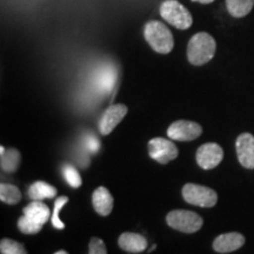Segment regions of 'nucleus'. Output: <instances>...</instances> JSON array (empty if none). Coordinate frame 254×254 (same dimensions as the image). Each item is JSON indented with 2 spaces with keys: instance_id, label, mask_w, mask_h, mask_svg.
<instances>
[{
  "instance_id": "1",
  "label": "nucleus",
  "mask_w": 254,
  "mask_h": 254,
  "mask_svg": "<svg viewBox=\"0 0 254 254\" xmlns=\"http://www.w3.org/2000/svg\"><path fill=\"white\" fill-rule=\"evenodd\" d=\"M217 50L214 38L206 32H199L190 38L187 45V59L192 65L201 66L213 58Z\"/></svg>"
},
{
  "instance_id": "26",
  "label": "nucleus",
  "mask_w": 254,
  "mask_h": 254,
  "mask_svg": "<svg viewBox=\"0 0 254 254\" xmlns=\"http://www.w3.org/2000/svg\"><path fill=\"white\" fill-rule=\"evenodd\" d=\"M67 252H65V251H58V252H56V254H66Z\"/></svg>"
},
{
  "instance_id": "12",
  "label": "nucleus",
  "mask_w": 254,
  "mask_h": 254,
  "mask_svg": "<svg viewBox=\"0 0 254 254\" xmlns=\"http://www.w3.org/2000/svg\"><path fill=\"white\" fill-rule=\"evenodd\" d=\"M113 202V196L106 187H98L92 195V204H93L95 212L103 217H106L112 212Z\"/></svg>"
},
{
  "instance_id": "9",
  "label": "nucleus",
  "mask_w": 254,
  "mask_h": 254,
  "mask_svg": "<svg viewBox=\"0 0 254 254\" xmlns=\"http://www.w3.org/2000/svg\"><path fill=\"white\" fill-rule=\"evenodd\" d=\"M127 112H128V109L123 104H116L110 106L104 113V116L101 117L99 123V131L101 134H110L118 126V124L125 118Z\"/></svg>"
},
{
  "instance_id": "13",
  "label": "nucleus",
  "mask_w": 254,
  "mask_h": 254,
  "mask_svg": "<svg viewBox=\"0 0 254 254\" xmlns=\"http://www.w3.org/2000/svg\"><path fill=\"white\" fill-rule=\"evenodd\" d=\"M118 244L120 249L127 253H141L146 251L147 247V240L145 237L138 233H123L120 236Z\"/></svg>"
},
{
  "instance_id": "15",
  "label": "nucleus",
  "mask_w": 254,
  "mask_h": 254,
  "mask_svg": "<svg viewBox=\"0 0 254 254\" xmlns=\"http://www.w3.org/2000/svg\"><path fill=\"white\" fill-rule=\"evenodd\" d=\"M0 155H1V170L4 172L13 173L18 170L19 164H20L21 155L20 152L15 148H9L5 150L4 146L0 147Z\"/></svg>"
},
{
  "instance_id": "8",
  "label": "nucleus",
  "mask_w": 254,
  "mask_h": 254,
  "mask_svg": "<svg viewBox=\"0 0 254 254\" xmlns=\"http://www.w3.org/2000/svg\"><path fill=\"white\" fill-rule=\"evenodd\" d=\"M196 163L204 170H212V168L217 167L224 159V151H222L221 146L214 142H208L200 146L196 151Z\"/></svg>"
},
{
  "instance_id": "14",
  "label": "nucleus",
  "mask_w": 254,
  "mask_h": 254,
  "mask_svg": "<svg viewBox=\"0 0 254 254\" xmlns=\"http://www.w3.org/2000/svg\"><path fill=\"white\" fill-rule=\"evenodd\" d=\"M23 212L24 215L41 225L46 224L51 217L50 208L44 202H41V200H32V202L24 207Z\"/></svg>"
},
{
  "instance_id": "7",
  "label": "nucleus",
  "mask_w": 254,
  "mask_h": 254,
  "mask_svg": "<svg viewBox=\"0 0 254 254\" xmlns=\"http://www.w3.org/2000/svg\"><path fill=\"white\" fill-rule=\"evenodd\" d=\"M202 133V127L195 122L178 120L168 127L167 136L172 140L190 141L199 138Z\"/></svg>"
},
{
  "instance_id": "21",
  "label": "nucleus",
  "mask_w": 254,
  "mask_h": 254,
  "mask_svg": "<svg viewBox=\"0 0 254 254\" xmlns=\"http://www.w3.org/2000/svg\"><path fill=\"white\" fill-rule=\"evenodd\" d=\"M0 252L2 254H25L26 250L21 244L11 239H2L0 243Z\"/></svg>"
},
{
  "instance_id": "23",
  "label": "nucleus",
  "mask_w": 254,
  "mask_h": 254,
  "mask_svg": "<svg viewBox=\"0 0 254 254\" xmlns=\"http://www.w3.org/2000/svg\"><path fill=\"white\" fill-rule=\"evenodd\" d=\"M88 253L91 254H106L107 250L104 241L99 238H92L88 245Z\"/></svg>"
},
{
  "instance_id": "10",
  "label": "nucleus",
  "mask_w": 254,
  "mask_h": 254,
  "mask_svg": "<svg viewBox=\"0 0 254 254\" xmlns=\"http://www.w3.org/2000/svg\"><path fill=\"white\" fill-rule=\"evenodd\" d=\"M237 155L239 163L245 168H254V136L251 133H243L236 142Z\"/></svg>"
},
{
  "instance_id": "25",
  "label": "nucleus",
  "mask_w": 254,
  "mask_h": 254,
  "mask_svg": "<svg viewBox=\"0 0 254 254\" xmlns=\"http://www.w3.org/2000/svg\"><path fill=\"white\" fill-rule=\"evenodd\" d=\"M192 1L200 2V4H209V2H213L214 0H192Z\"/></svg>"
},
{
  "instance_id": "6",
  "label": "nucleus",
  "mask_w": 254,
  "mask_h": 254,
  "mask_svg": "<svg viewBox=\"0 0 254 254\" xmlns=\"http://www.w3.org/2000/svg\"><path fill=\"white\" fill-rule=\"evenodd\" d=\"M177 146L165 138H154L148 142V154L159 164H167L178 157Z\"/></svg>"
},
{
  "instance_id": "17",
  "label": "nucleus",
  "mask_w": 254,
  "mask_h": 254,
  "mask_svg": "<svg viewBox=\"0 0 254 254\" xmlns=\"http://www.w3.org/2000/svg\"><path fill=\"white\" fill-rule=\"evenodd\" d=\"M254 0H226L227 11L232 17L243 18L252 11Z\"/></svg>"
},
{
  "instance_id": "20",
  "label": "nucleus",
  "mask_w": 254,
  "mask_h": 254,
  "mask_svg": "<svg viewBox=\"0 0 254 254\" xmlns=\"http://www.w3.org/2000/svg\"><path fill=\"white\" fill-rule=\"evenodd\" d=\"M63 174L64 178L66 179V182L68 183V185L73 187V189H78L81 186L82 179L80 174L72 165H64L63 167Z\"/></svg>"
},
{
  "instance_id": "3",
  "label": "nucleus",
  "mask_w": 254,
  "mask_h": 254,
  "mask_svg": "<svg viewBox=\"0 0 254 254\" xmlns=\"http://www.w3.org/2000/svg\"><path fill=\"white\" fill-rule=\"evenodd\" d=\"M160 15L178 30H187L193 23L189 9L177 0H165L160 6Z\"/></svg>"
},
{
  "instance_id": "24",
  "label": "nucleus",
  "mask_w": 254,
  "mask_h": 254,
  "mask_svg": "<svg viewBox=\"0 0 254 254\" xmlns=\"http://www.w3.org/2000/svg\"><path fill=\"white\" fill-rule=\"evenodd\" d=\"M87 147H88V150H90L91 152H93V153H95V152H98V150H99V148H100V142L98 141L93 135H91L90 138L87 139Z\"/></svg>"
},
{
  "instance_id": "11",
  "label": "nucleus",
  "mask_w": 254,
  "mask_h": 254,
  "mask_svg": "<svg viewBox=\"0 0 254 254\" xmlns=\"http://www.w3.org/2000/svg\"><path fill=\"white\" fill-rule=\"evenodd\" d=\"M244 244H245V237L243 234L231 232L215 238L213 249L218 253H231L243 247Z\"/></svg>"
},
{
  "instance_id": "5",
  "label": "nucleus",
  "mask_w": 254,
  "mask_h": 254,
  "mask_svg": "<svg viewBox=\"0 0 254 254\" xmlns=\"http://www.w3.org/2000/svg\"><path fill=\"white\" fill-rule=\"evenodd\" d=\"M183 196L189 204L205 208L213 207L218 201V194L214 190L192 183L184 186Z\"/></svg>"
},
{
  "instance_id": "19",
  "label": "nucleus",
  "mask_w": 254,
  "mask_h": 254,
  "mask_svg": "<svg viewBox=\"0 0 254 254\" xmlns=\"http://www.w3.org/2000/svg\"><path fill=\"white\" fill-rule=\"evenodd\" d=\"M18 228L25 234H36L38 232H40L43 225L23 214V217L19 218L18 220Z\"/></svg>"
},
{
  "instance_id": "22",
  "label": "nucleus",
  "mask_w": 254,
  "mask_h": 254,
  "mask_svg": "<svg viewBox=\"0 0 254 254\" xmlns=\"http://www.w3.org/2000/svg\"><path fill=\"white\" fill-rule=\"evenodd\" d=\"M68 201L67 196H60L56 200L55 202V209H53L52 218H51V221H52L53 227L57 228V230H64L65 228V225L64 222L59 219V212L62 211V208L66 205V202Z\"/></svg>"
},
{
  "instance_id": "4",
  "label": "nucleus",
  "mask_w": 254,
  "mask_h": 254,
  "mask_svg": "<svg viewBox=\"0 0 254 254\" xmlns=\"http://www.w3.org/2000/svg\"><path fill=\"white\" fill-rule=\"evenodd\" d=\"M166 221L168 226L173 230L184 232V233H195L202 227L204 220L195 212L186 209H176L167 214Z\"/></svg>"
},
{
  "instance_id": "16",
  "label": "nucleus",
  "mask_w": 254,
  "mask_h": 254,
  "mask_svg": "<svg viewBox=\"0 0 254 254\" xmlns=\"http://www.w3.org/2000/svg\"><path fill=\"white\" fill-rule=\"evenodd\" d=\"M57 195V189L45 182H37L32 184L28 189V196L32 200L52 199Z\"/></svg>"
},
{
  "instance_id": "2",
  "label": "nucleus",
  "mask_w": 254,
  "mask_h": 254,
  "mask_svg": "<svg viewBox=\"0 0 254 254\" xmlns=\"http://www.w3.org/2000/svg\"><path fill=\"white\" fill-rule=\"evenodd\" d=\"M145 39L155 52L167 55L174 47V39L166 25L157 20H151L145 25Z\"/></svg>"
},
{
  "instance_id": "18",
  "label": "nucleus",
  "mask_w": 254,
  "mask_h": 254,
  "mask_svg": "<svg viewBox=\"0 0 254 254\" xmlns=\"http://www.w3.org/2000/svg\"><path fill=\"white\" fill-rule=\"evenodd\" d=\"M0 199L2 202L8 205L18 204L21 200V192L17 186L11 184H1L0 185Z\"/></svg>"
}]
</instances>
